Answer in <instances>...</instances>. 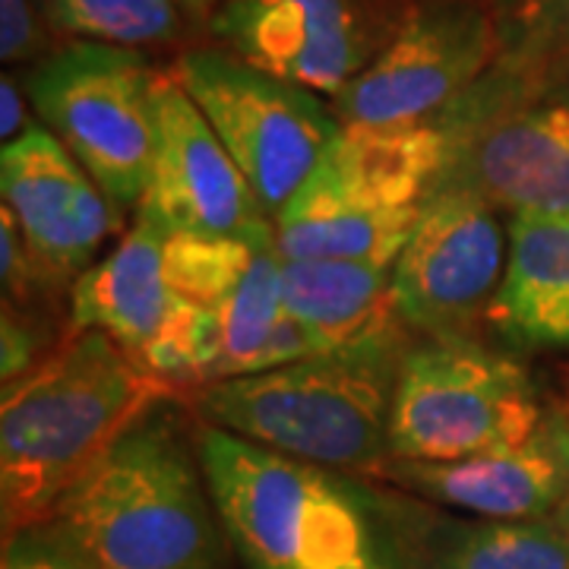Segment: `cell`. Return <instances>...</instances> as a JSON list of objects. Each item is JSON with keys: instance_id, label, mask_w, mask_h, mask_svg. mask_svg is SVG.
<instances>
[{"instance_id": "obj_3", "label": "cell", "mask_w": 569, "mask_h": 569, "mask_svg": "<svg viewBox=\"0 0 569 569\" xmlns=\"http://www.w3.org/2000/svg\"><path fill=\"white\" fill-rule=\"evenodd\" d=\"M54 519L99 569H231L197 452V433L164 402L63 497Z\"/></svg>"}, {"instance_id": "obj_12", "label": "cell", "mask_w": 569, "mask_h": 569, "mask_svg": "<svg viewBox=\"0 0 569 569\" xmlns=\"http://www.w3.org/2000/svg\"><path fill=\"white\" fill-rule=\"evenodd\" d=\"M3 206L44 279L70 288L121 228L123 212L44 123H32L0 152Z\"/></svg>"}, {"instance_id": "obj_28", "label": "cell", "mask_w": 569, "mask_h": 569, "mask_svg": "<svg viewBox=\"0 0 569 569\" xmlns=\"http://www.w3.org/2000/svg\"><path fill=\"white\" fill-rule=\"evenodd\" d=\"M548 519L569 538V493H567V497H563V500H560V503H557V509L550 512Z\"/></svg>"}, {"instance_id": "obj_26", "label": "cell", "mask_w": 569, "mask_h": 569, "mask_svg": "<svg viewBox=\"0 0 569 569\" xmlns=\"http://www.w3.org/2000/svg\"><path fill=\"white\" fill-rule=\"evenodd\" d=\"M29 127L32 123L26 118V99H22L20 82L10 73H3V80H0V137H3V146L20 140Z\"/></svg>"}, {"instance_id": "obj_25", "label": "cell", "mask_w": 569, "mask_h": 569, "mask_svg": "<svg viewBox=\"0 0 569 569\" xmlns=\"http://www.w3.org/2000/svg\"><path fill=\"white\" fill-rule=\"evenodd\" d=\"M44 13L39 0H0V58L3 63L36 61L44 51Z\"/></svg>"}, {"instance_id": "obj_16", "label": "cell", "mask_w": 569, "mask_h": 569, "mask_svg": "<svg viewBox=\"0 0 569 569\" xmlns=\"http://www.w3.org/2000/svg\"><path fill=\"white\" fill-rule=\"evenodd\" d=\"M164 244L168 231L137 209L118 247L70 284V326L99 329L146 365L183 305L164 272Z\"/></svg>"}, {"instance_id": "obj_7", "label": "cell", "mask_w": 569, "mask_h": 569, "mask_svg": "<svg viewBox=\"0 0 569 569\" xmlns=\"http://www.w3.org/2000/svg\"><path fill=\"white\" fill-rule=\"evenodd\" d=\"M159 77L133 48L73 41L41 58L26 80L41 123L123 216L140 209L152 171Z\"/></svg>"}, {"instance_id": "obj_29", "label": "cell", "mask_w": 569, "mask_h": 569, "mask_svg": "<svg viewBox=\"0 0 569 569\" xmlns=\"http://www.w3.org/2000/svg\"><path fill=\"white\" fill-rule=\"evenodd\" d=\"M563 104H569V99H567V102H563Z\"/></svg>"}, {"instance_id": "obj_21", "label": "cell", "mask_w": 569, "mask_h": 569, "mask_svg": "<svg viewBox=\"0 0 569 569\" xmlns=\"http://www.w3.org/2000/svg\"><path fill=\"white\" fill-rule=\"evenodd\" d=\"M569 73V0H557L553 13L538 22V32L531 41L503 63L497 80H481V102H493L497 96L507 99L503 111L507 114L512 108H519V96L526 89H541L557 77Z\"/></svg>"}, {"instance_id": "obj_8", "label": "cell", "mask_w": 569, "mask_h": 569, "mask_svg": "<svg viewBox=\"0 0 569 569\" xmlns=\"http://www.w3.org/2000/svg\"><path fill=\"white\" fill-rule=\"evenodd\" d=\"M171 73L276 222L317 171L342 130V118L317 92L279 80L224 48H190Z\"/></svg>"}, {"instance_id": "obj_1", "label": "cell", "mask_w": 569, "mask_h": 569, "mask_svg": "<svg viewBox=\"0 0 569 569\" xmlns=\"http://www.w3.org/2000/svg\"><path fill=\"white\" fill-rule=\"evenodd\" d=\"M197 452L247 569H430L437 529L358 475L203 425Z\"/></svg>"}, {"instance_id": "obj_20", "label": "cell", "mask_w": 569, "mask_h": 569, "mask_svg": "<svg viewBox=\"0 0 569 569\" xmlns=\"http://www.w3.org/2000/svg\"><path fill=\"white\" fill-rule=\"evenodd\" d=\"M54 32L80 41L142 48L178 39L181 0H39Z\"/></svg>"}, {"instance_id": "obj_22", "label": "cell", "mask_w": 569, "mask_h": 569, "mask_svg": "<svg viewBox=\"0 0 569 569\" xmlns=\"http://www.w3.org/2000/svg\"><path fill=\"white\" fill-rule=\"evenodd\" d=\"M0 569H99L58 519L3 535Z\"/></svg>"}, {"instance_id": "obj_27", "label": "cell", "mask_w": 569, "mask_h": 569, "mask_svg": "<svg viewBox=\"0 0 569 569\" xmlns=\"http://www.w3.org/2000/svg\"><path fill=\"white\" fill-rule=\"evenodd\" d=\"M224 3H231V0H181L183 13H190L197 20H212Z\"/></svg>"}, {"instance_id": "obj_19", "label": "cell", "mask_w": 569, "mask_h": 569, "mask_svg": "<svg viewBox=\"0 0 569 569\" xmlns=\"http://www.w3.org/2000/svg\"><path fill=\"white\" fill-rule=\"evenodd\" d=\"M430 569H569V538L550 519L459 526L433 535Z\"/></svg>"}, {"instance_id": "obj_4", "label": "cell", "mask_w": 569, "mask_h": 569, "mask_svg": "<svg viewBox=\"0 0 569 569\" xmlns=\"http://www.w3.org/2000/svg\"><path fill=\"white\" fill-rule=\"evenodd\" d=\"M406 332L370 346L310 355L291 365L197 389L203 425L257 447L348 475H380L408 351Z\"/></svg>"}, {"instance_id": "obj_15", "label": "cell", "mask_w": 569, "mask_h": 569, "mask_svg": "<svg viewBox=\"0 0 569 569\" xmlns=\"http://www.w3.org/2000/svg\"><path fill=\"white\" fill-rule=\"evenodd\" d=\"M447 178L509 216L569 219V104H522L459 137Z\"/></svg>"}, {"instance_id": "obj_14", "label": "cell", "mask_w": 569, "mask_h": 569, "mask_svg": "<svg viewBox=\"0 0 569 569\" xmlns=\"http://www.w3.org/2000/svg\"><path fill=\"white\" fill-rule=\"evenodd\" d=\"M380 478L478 519H548L569 493V418L548 411L529 440L462 462H408L389 456Z\"/></svg>"}, {"instance_id": "obj_18", "label": "cell", "mask_w": 569, "mask_h": 569, "mask_svg": "<svg viewBox=\"0 0 569 569\" xmlns=\"http://www.w3.org/2000/svg\"><path fill=\"white\" fill-rule=\"evenodd\" d=\"M488 317L516 346L569 348V219L512 216L507 272Z\"/></svg>"}, {"instance_id": "obj_10", "label": "cell", "mask_w": 569, "mask_h": 569, "mask_svg": "<svg viewBox=\"0 0 569 569\" xmlns=\"http://www.w3.org/2000/svg\"><path fill=\"white\" fill-rule=\"evenodd\" d=\"M497 44V22L481 3H430L399 22L387 48L336 96V114L389 127L433 121L488 77Z\"/></svg>"}, {"instance_id": "obj_9", "label": "cell", "mask_w": 569, "mask_h": 569, "mask_svg": "<svg viewBox=\"0 0 569 569\" xmlns=\"http://www.w3.org/2000/svg\"><path fill=\"white\" fill-rule=\"evenodd\" d=\"M507 257L497 206L471 183L443 178L392 263L399 320L425 339L468 336L493 307Z\"/></svg>"}, {"instance_id": "obj_2", "label": "cell", "mask_w": 569, "mask_h": 569, "mask_svg": "<svg viewBox=\"0 0 569 569\" xmlns=\"http://www.w3.org/2000/svg\"><path fill=\"white\" fill-rule=\"evenodd\" d=\"M178 387L152 373L99 329L67 326L0 399V522L3 535L54 519L133 427L171 402Z\"/></svg>"}, {"instance_id": "obj_23", "label": "cell", "mask_w": 569, "mask_h": 569, "mask_svg": "<svg viewBox=\"0 0 569 569\" xmlns=\"http://www.w3.org/2000/svg\"><path fill=\"white\" fill-rule=\"evenodd\" d=\"M58 342L61 336H54V329L41 320L39 310L3 301V320H0V377L3 380L0 383L10 387L13 380L26 377Z\"/></svg>"}, {"instance_id": "obj_6", "label": "cell", "mask_w": 569, "mask_h": 569, "mask_svg": "<svg viewBox=\"0 0 569 569\" xmlns=\"http://www.w3.org/2000/svg\"><path fill=\"white\" fill-rule=\"evenodd\" d=\"M545 418L516 358L468 336L421 339L399 367L389 449L408 462H462L529 440Z\"/></svg>"}, {"instance_id": "obj_13", "label": "cell", "mask_w": 569, "mask_h": 569, "mask_svg": "<svg viewBox=\"0 0 569 569\" xmlns=\"http://www.w3.org/2000/svg\"><path fill=\"white\" fill-rule=\"evenodd\" d=\"M140 209L168 234L276 231L238 162L171 70L156 89V156Z\"/></svg>"}, {"instance_id": "obj_11", "label": "cell", "mask_w": 569, "mask_h": 569, "mask_svg": "<svg viewBox=\"0 0 569 569\" xmlns=\"http://www.w3.org/2000/svg\"><path fill=\"white\" fill-rule=\"evenodd\" d=\"M209 29L234 58L329 99L396 36L380 0H231Z\"/></svg>"}, {"instance_id": "obj_17", "label": "cell", "mask_w": 569, "mask_h": 569, "mask_svg": "<svg viewBox=\"0 0 569 569\" xmlns=\"http://www.w3.org/2000/svg\"><path fill=\"white\" fill-rule=\"evenodd\" d=\"M284 310L317 355L348 351L408 332L396 310L392 266L370 260H284Z\"/></svg>"}, {"instance_id": "obj_24", "label": "cell", "mask_w": 569, "mask_h": 569, "mask_svg": "<svg viewBox=\"0 0 569 569\" xmlns=\"http://www.w3.org/2000/svg\"><path fill=\"white\" fill-rule=\"evenodd\" d=\"M0 276H3V301L7 305L39 310L41 295L58 291L44 279V272L39 269L32 250L22 238L20 224L7 206L0 209Z\"/></svg>"}, {"instance_id": "obj_5", "label": "cell", "mask_w": 569, "mask_h": 569, "mask_svg": "<svg viewBox=\"0 0 569 569\" xmlns=\"http://www.w3.org/2000/svg\"><path fill=\"white\" fill-rule=\"evenodd\" d=\"M456 149L449 123H342L310 181L272 222L279 253L392 266Z\"/></svg>"}]
</instances>
